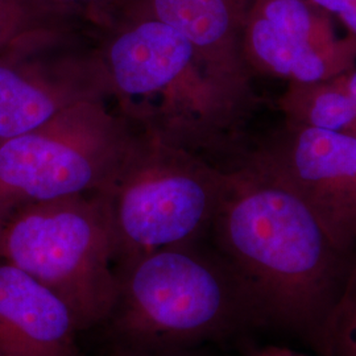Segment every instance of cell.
<instances>
[{
    "label": "cell",
    "instance_id": "1",
    "mask_svg": "<svg viewBox=\"0 0 356 356\" xmlns=\"http://www.w3.org/2000/svg\"><path fill=\"white\" fill-rule=\"evenodd\" d=\"M207 236L251 297L264 330L313 348L356 267V234L245 159Z\"/></svg>",
    "mask_w": 356,
    "mask_h": 356
},
{
    "label": "cell",
    "instance_id": "2",
    "mask_svg": "<svg viewBox=\"0 0 356 356\" xmlns=\"http://www.w3.org/2000/svg\"><path fill=\"white\" fill-rule=\"evenodd\" d=\"M111 24L98 58L128 127L206 159L245 151L239 141L251 113L207 72L188 38L140 13H120Z\"/></svg>",
    "mask_w": 356,
    "mask_h": 356
},
{
    "label": "cell",
    "instance_id": "3",
    "mask_svg": "<svg viewBox=\"0 0 356 356\" xmlns=\"http://www.w3.org/2000/svg\"><path fill=\"white\" fill-rule=\"evenodd\" d=\"M116 277V301L103 325L119 348L179 353L264 330L242 282L202 241L124 260Z\"/></svg>",
    "mask_w": 356,
    "mask_h": 356
},
{
    "label": "cell",
    "instance_id": "4",
    "mask_svg": "<svg viewBox=\"0 0 356 356\" xmlns=\"http://www.w3.org/2000/svg\"><path fill=\"white\" fill-rule=\"evenodd\" d=\"M227 170L204 156L135 135L101 191L116 266L139 254L204 241Z\"/></svg>",
    "mask_w": 356,
    "mask_h": 356
},
{
    "label": "cell",
    "instance_id": "5",
    "mask_svg": "<svg viewBox=\"0 0 356 356\" xmlns=\"http://www.w3.org/2000/svg\"><path fill=\"white\" fill-rule=\"evenodd\" d=\"M0 259L64 301L79 331L103 325L114 307V242L97 194L17 204L0 235Z\"/></svg>",
    "mask_w": 356,
    "mask_h": 356
},
{
    "label": "cell",
    "instance_id": "6",
    "mask_svg": "<svg viewBox=\"0 0 356 356\" xmlns=\"http://www.w3.org/2000/svg\"><path fill=\"white\" fill-rule=\"evenodd\" d=\"M134 136L104 98L76 104L35 131L0 141V193L16 206L95 194Z\"/></svg>",
    "mask_w": 356,
    "mask_h": 356
},
{
    "label": "cell",
    "instance_id": "7",
    "mask_svg": "<svg viewBox=\"0 0 356 356\" xmlns=\"http://www.w3.org/2000/svg\"><path fill=\"white\" fill-rule=\"evenodd\" d=\"M243 56L254 76L314 82L356 66V38H338L332 16L310 0H254Z\"/></svg>",
    "mask_w": 356,
    "mask_h": 356
},
{
    "label": "cell",
    "instance_id": "8",
    "mask_svg": "<svg viewBox=\"0 0 356 356\" xmlns=\"http://www.w3.org/2000/svg\"><path fill=\"white\" fill-rule=\"evenodd\" d=\"M106 95L98 56L65 49L60 36L0 56V141L35 131L76 104Z\"/></svg>",
    "mask_w": 356,
    "mask_h": 356
},
{
    "label": "cell",
    "instance_id": "9",
    "mask_svg": "<svg viewBox=\"0 0 356 356\" xmlns=\"http://www.w3.org/2000/svg\"><path fill=\"white\" fill-rule=\"evenodd\" d=\"M242 157L356 234V138L284 120Z\"/></svg>",
    "mask_w": 356,
    "mask_h": 356
},
{
    "label": "cell",
    "instance_id": "10",
    "mask_svg": "<svg viewBox=\"0 0 356 356\" xmlns=\"http://www.w3.org/2000/svg\"><path fill=\"white\" fill-rule=\"evenodd\" d=\"M252 4L254 0H128L119 15H147L176 28L207 72L251 113L259 99L243 56V33Z\"/></svg>",
    "mask_w": 356,
    "mask_h": 356
},
{
    "label": "cell",
    "instance_id": "11",
    "mask_svg": "<svg viewBox=\"0 0 356 356\" xmlns=\"http://www.w3.org/2000/svg\"><path fill=\"white\" fill-rule=\"evenodd\" d=\"M78 334L64 301L0 259V356H82Z\"/></svg>",
    "mask_w": 356,
    "mask_h": 356
},
{
    "label": "cell",
    "instance_id": "12",
    "mask_svg": "<svg viewBox=\"0 0 356 356\" xmlns=\"http://www.w3.org/2000/svg\"><path fill=\"white\" fill-rule=\"evenodd\" d=\"M279 104L286 122L356 138V103L347 72L314 82H288Z\"/></svg>",
    "mask_w": 356,
    "mask_h": 356
},
{
    "label": "cell",
    "instance_id": "13",
    "mask_svg": "<svg viewBox=\"0 0 356 356\" xmlns=\"http://www.w3.org/2000/svg\"><path fill=\"white\" fill-rule=\"evenodd\" d=\"M61 17L47 0H0V56L58 38Z\"/></svg>",
    "mask_w": 356,
    "mask_h": 356
},
{
    "label": "cell",
    "instance_id": "14",
    "mask_svg": "<svg viewBox=\"0 0 356 356\" xmlns=\"http://www.w3.org/2000/svg\"><path fill=\"white\" fill-rule=\"evenodd\" d=\"M312 350L318 356H356V267Z\"/></svg>",
    "mask_w": 356,
    "mask_h": 356
},
{
    "label": "cell",
    "instance_id": "15",
    "mask_svg": "<svg viewBox=\"0 0 356 356\" xmlns=\"http://www.w3.org/2000/svg\"><path fill=\"white\" fill-rule=\"evenodd\" d=\"M61 16L85 15L97 23H113L128 0H47Z\"/></svg>",
    "mask_w": 356,
    "mask_h": 356
},
{
    "label": "cell",
    "instance_id": "16",
    "mask_svg": "<svg viewBox=\"0 0 356 356\" xmlns=\"http://www.w3.org/2000/svg\"><path fill=\"white\" fill-rule=\"evenodd\" d=\"M323 11L337 17L347 29V35L356 38V0H310Z\"/></svg>",
    "mask_w": 356,
    "mask_h": 356
},
{
    "label": "cell",
    "instance_id": "17",
    "mask_svg": "<svg viewBox=\"0 0 356 356\" xmlns=\"http://www.w3.org/2000/svg\"><path fill=\"white\" fill-rule=\"evenodd\" d=\"M178 353H163V351H147V350H132V348H119L113 356H177Z\"/></svg>",
    "mask_w": 356,
    "mask_h": 356
},
{
    "label": "cell",
    "instance_id": "18",
    "mask_svg": "<svg viewBox=\"0 0 356 356\" xmlns=\"http://www.w3.org/2000/svg\"><path fill=\"white\" fill-rule=\"evenodd\" d=\"M252 356H306L304 354H300L294 350L286 348V347H281V346H270L267 348H263L260 351H257Z\"/></svg>",
    "mask_w": 356,
    "mask_h": 356
},
{
    "label": "cell",
    "instance_id": "19",
    "mask_svg": "<svg viewBox=\"0 0 356 356\" xmlns=\"http://www.w3.org/2000/svg\"><path fill=\"white\" fill-rule=\"evenodd\" d=\"M15 207H16V204L0 193V235H1V231L6 225L7 218L11 214V211Z\"/></svg>",
    "mask_w": 356,
    "mask_h": 356
},
{
    "label": "cell",
    "instance_id": "20",
    "mask_svg": "<svg viewBox=\"0 0 356 356\" xmlns=\"http://www.w3.org/2000/svg\"><path fill=\"white\" fill-rule=\"evenodd\" d=\"M347 79H348V86L351 90V94H353L356 103V66L347 70Z\"/></svg>",
    "mask_w": 356,
    "mask_h": 356
}]
</instances>
